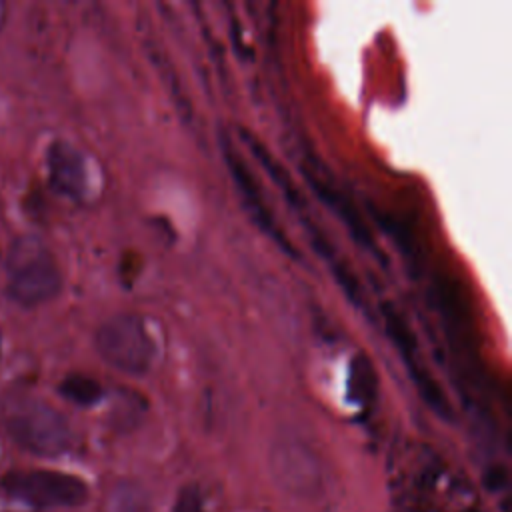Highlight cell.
<instances>
[{
  "label": "cell",
  "mask_w": 512,
  "mask_h": 512,
  "mask_svg": "<svg viewBox=\"0 0 512 512\" xmlns=\"http://www.w3.org/2000/svg\"><path fill=\"white\" fill-rule=\"evenodd\" d=\"M384 320H386V330H388L390 338L394 340V344L398 346V352H400L414 384L418 386L420 396L426 400V404L438 416L450 418V404H448L444 392L440 390V386L436 384V380L424 368V364L420 360V354H418V346L412 338L410 328L402 320V316L394 308H384Z\"/></svg>",
  "instance_id": "52a82bcc"
},
{
  "label": "cell",
  "mask_w": 512,
  "mask_h": 512,
  "mask_svg": "<svg viewBox=\"0 0 512 512\" xmlns=\"http://www.w3.org/2000/svg\"><path fill=\"white\" fill-rule=\"evenodd\" d=\"M352 388H354V392H356V398H366V396H370L372 390H374L372 366H370V362H366V358H362V356H358V360L354 362Z\"/></svg>",
  "instance_id": "8fae6325"
},
{
  "label": "cell",
  "mask_w": 512,
  "mask_h": 512,
  "mask_svg": "<svg viewBox=\"0 0 512 512\" xmlns=\"http://www.w3.org/2000/svg\"><path fill=\"white\" fill-rule=\"evenodd\" d=\"M4 22H6V4L0 2V28L4 26Z\"/></svg>",
  "instance_id": "5bb4252c"
},
{
  "label": "cell",
  "mask_w": 512,
  "mask_h": 512,
  "mask_svg": "<svg viewBox=\"0 0 512 512\" xmlns=\"http://www.w3.org/2000/svg\"><path fill=\"white\" fill-rule=\"evenodd\" d=\"M62 290V272L50 248L34 234L12 240L6 254V296L24 308L50 302Z\"/></svg>",
  "instance_id": "7a4b0ae2"
},
{
  "label": "cell",
  "mask_w": 512,
  "mask_h": 512,
  "mask_svg": "<svg viewBox=\"0 0 512 512\" xmlns=\"http://www.w3.org/2000/svg\"><path fill=\"white\" fill-rule=\"evenodd\" d=\"M0 426L16 446L40 458L62 456L72 446V428L64 414L24 390L0 396Z\"/></svg>",
  "instance_id": "6da1fadb"
},
{
  "label": "cell",
  "mask_w": 512,
  "mask_h": 512,
  "mask_svg": "<svg viewBox=\"0 0 512 512\" xmlns=\"http://www.w3.org/2000/svg\"><path fill=\"white\" fill-rule=\"evenodd\" d=\"M108 512H152V506L142 486L120 482L108 496Z\"/></svg>",
  "instance_id": "30bf717a"
},
{
  "label": "cell",
  "mask_w": 512,
  "mask_h": 512,
  "mask_svg": "<svg viewBox=\"0 0 512 512\" xmlns=\"http://www.w3.org/2000/svg\"><path fill=\"white\" fill-rule=\"evenodd\" d=\"M2 492L32 508H74L88 498L82 478L60 470H12L0 478Z\"/></svg>",
  "instance_id": "277c9868"
},
{
  "label": "cell",
  "mask_w": 512,
  "mask_h": 512,
  "mask_svg": "<svg viewBox=\"0 0 512 512\" xmlns=\"http://www.w3.org/2000/svg\"><path fill=\"white\" fill-rule=\"evenodd\" d=\"M0 356H2V330H0Z\"/></svg>",
  "instance_id": "9a60e30c"
},
{
  "label": "cell",
  "mask_w": 512,
  "mask_h": 512,
  "mask_svg": "<svg viewBox=\"0 0 512 512\" xmlns=\"http://www.w3.org/2000/svg\"><path fill=\"white\" fill-rule=\"evenodd\" d=\"M506 482H508V476L504 468H490L484 476V484L488 490H500L506 486Z\"/></svg>",
  "instance_id": "4fadbf2b"
},
{
  "label": "cell",
  "mask_w": 512,
  "mask_h": 512,
  "mask_svg": "<svg viewBox=\"0 0 512 512\" xmlns=\"http://www.w3.org/2000/svg\"><path fill=\"white\" fill-rule=\"evenodd\" d=\"M58 392L60 396H64L68 402L76 404V406H94L102 400V386L98 380H94L92 376L74 372L62 378V382L58 384Z\"/></svg>",
  "instance_id": "9c48e42d"
},
{
  "label": "cell",
  "mask_w": 512,
  "mask_h": 512,
  "mask_svg": "<svg viewBox=\"0 0 512 512\" xmlns=\"http://www.w3.org/2000/svg\"><path fill=\"white\" fill-rule=\"evenodd\" d=\"M48 182L74 202H84L92 194V176L86 156L66 140H54L46 152Z\"/></svg>",
  "instance_id": "8992f818"
},
{
  "label": "cell",
  "mask_w": 512,
  "mask_h": 512,
  "mask_svg": "<svg viewBox=\"0 0 512 512\" xmlns=\"http://www.w3.org/2000/svg\"><path fill=\"white\" fill-rule=\"evenodd\" d=\"M172 512H206L198 486H184L174 500Z\"/></svg>",
  "instance_id": "7c38bea8"
},
{
  "label": "cell",
  "mask_w": 512,
  "mask_h": 512,
  "mask_svg": "<svg viewBox=\"0 0 512 512\" xmlns=\"http://www.w3.org/2000/svg\"><path fill=\"white\" fill-rule=\"evenodd\" d=\"M222 150H224V158L226 164L230 168V174L234 178V182L238 184V190L242 192V202L248 208V212L252 214V220L258 224V228L262 232H266L282 250L290 252L292 256H296L290 240H286L284 232L280 230V226L274 220V214L270 212L268 204L264 202L262 190L258 188V182L254 180L250 168L246 166V162L238 156V152L230 146V140L222 142Z\"/></svg>",
  "instance_id": "ba28073f"
},
{
  "label": "cell",
  "mask_w": 512,
  "mask_h": 512,
  "mask_svg": "<svg viewBox=\"0 0 512 512\" xmlns=\"http://www.w3.org/2000/svg\"><path fill=\"white\" fill-rule=\"evenodd\" d=\"M272 474L276 482L298 498H310L322 488V472L318 458L298 442H282L274 448Z\"/></svg>",
  "instance_id": "5b68a950"
},
{
  "label": "cell",
  "mask_w": 512,
  "mask_h": 512,
  "mask_svg": "<svg viewBox=\"0 0 512 512\" xmlns=\"http://www.w3.org/2000/svg\"><path fill=\"white\" fill-rule=\"evenodd\" d=\"M94 344L106 364L130 376H144L158 358V344L148 324L128 312L114 314L102 322Z\"/></svg>",
  "instance_id": "3957f363"
}]
</instances>
